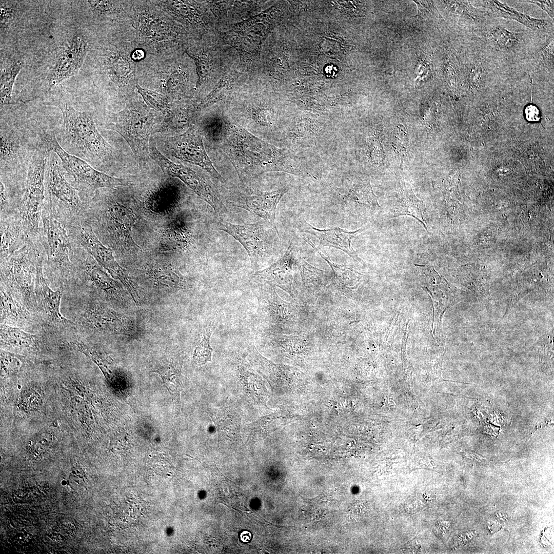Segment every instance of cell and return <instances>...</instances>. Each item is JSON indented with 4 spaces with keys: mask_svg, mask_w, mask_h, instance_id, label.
I'll list each match as a JSON object with an SVG mask.
<instances>
[{
    "mask_svg": "<svg viewBox=\"0 0 554 554\" xmlns=\"http://www.w3.org/2000/svg\"><path fill=\"white\" fill-rule=\"evenodd\" d=\"M59 107L63 118L61 147L95 167H110L114 151L98 130L91 114L76 110L67 101L61 102Z\"/></svg>",
    "mask_w": 554,
    "mask_h": 554,
    "instance_id": "1",
    "label": "cell"
},
{
    "mask_svg": "<svg viewBox=\"0 0 554 554\" xmlns=\"http://www.w3.org/2000/svg\"><path fill=\"white\" fill-rule=\"evenodd\" d=\"M44 208L66 228L83 220L87 203L68 180L61 162L50 150L45 170Z\"/></svg>",
    "mask_w": 554,
    "mask_h": 554,
    "instance_id": "2",
    "label": "cell"
},
{
    "mask_svg": "<svg viewBox=\"0 0 554 554\" xmlns=\"http://www.w3.org/2000/svg\"><path fill=\"white\" fill-rule=\"evenodd\" d=\"M44 255L43 270L49 282L63 290L71 273V241L66 227L44 208L38 233Z\"/></svg>",
    "mask_w": 554,
    "mask_h": 554,
    "instance_id": "3",
    "label": "cell"
},
{
    "mask_svg": "<svg viewBox=\"0 0 554 554\" xmlns=\"http://www.w3.org/2000/svg\"><path fill=\"white\" fill-rule=\"evenodd\" d=\"M43 255L28 238L25 245L1 261V283L31 311L37 310L35 296L37 265Z\"/></svg>",
    "mask_w": 554,
    "mask_h": 554,
    "instance_id": "4",
    "label": "cell"
},
{
    "mask_svg": "<svg viewBox=\"0 0 554 554\" xmlns=\"http://www.w3.org/2000/svg\"><path fill=\"white\" fill-rule=\"evenodd\" d=\"M50 150L43 141L29 161L24 193L18 211L27 238L34 242L38 238L45 201V174Z\"/></svg>",
    "mask_w": 554,
    "mask_h": 554,
    "instance_id": "5",
    "label": "cell"
},
{
    "mask_svg": "<svg viewBox=\"0 0 554 554\" xmlns=\"http://www.w3.org/2000/svg\"><path fill=\"white\" fill-rule=\"evenodd\" d=\"M43 138L50 150L58 156L68 180L78 191L81 199L85 203L99 189H116L128 185L124 180L100 171L84 160L66 151L53 132L44 131Z\"/></svg>",
    "mask_w": 554,
    "mask_h": 554,
    "instance_id": "6",
    "label": "cell"
},
{
    "mask_svg": "<svg viewBox=\"0 0 554 554\" xmlns=\"http://www.w3.org/2000/svg\"><path fill=\"white\" fill-rule=\"evenodd\" d=\"M28 126L1 118V176L26 177L30 157L43 140V131L30 135Z\"/></svg>",
    "mask_w": 554,
    "mask_h": 554,
    "instance_id": "7",
    "label": "cell"
},
{
    "mask_svg": "<svg viewBox=\"0 0 554 554\" xmlns=\"http://www.w3.org/2000/svg\"><path fill=\"white\" fill-rule=\"evenodd\" d=\"M163 122L147 110L134 107L112 114L106 120L105 127L126 140L138 164L142 165L150 156L151 135L159 133Z\"/></svg>",
    "mask_w": 554,
    "mask_h": 554,
    "instance_id": "8",
    "label": "cell"
},
{
    "mask_svg": "<svg viewBox=\"0 0 554 554\" xmlns=\"http://www.w3.org/2000/svg\"><path fill=\"white\" fill-rule=\"evenodd\" d=\"M228 137L232 149L242 154V162L260 166L263 171H286V156L281 151L255 137L237 125H230Z\"/></svg>",
    "mask_w": 554,
    "mask_h": 554,
    "instance_id": "9",
    "label": "cell"
},
{
    "mask_svg": "<svg viewBox=\"0 0 554 554\" xmlns=\"http://www.w3.org/2000/svg\"><path fill=\"white\" fill-rule=\"evenodd\" d=\"M66 228L70 240L85 249L113 278L119 280L136 303L140 296L135 284L116 261L112 249L101 241L92 228L82 221Z\"/></svg>",
    "mask_w": 554,
    "mask_h": 554,
    "instance_id": "10",
    "label": "cell"
},
{
    "mask_svg": "<svg viewBox=\"0 0 554 554\" xmlns=\"http://www.w3.org/2000/svg\"><path fill=\"white\" fill-rule=\"evenodd\" d=\"M150 156L165 173L177 177L205 201L219 214L227 209L210 181L192 169L176 164L165 156L157 148L155 140L150 137L149 144Z\"/></svg>",
    "mask_w": 554,
    "mask_h": 554,
    "instance_id": "11",
    "label": "cell"
},
{
    "mask_svg": "<svg viewBox=\"0 0 554 554\" xmlns=\"http://www.w3.org/2000/svg\"><path fill=\"white\" fill-rule=\"evenodd\" d=\"M165 147L174 157L197 165L213 177L224 181L206 153L202 134L196 126H191L182 134L168 137Z\"/></svg>",
    "mask_w": 554,
    "mask_h": 554,
    "instance_id": "12",
    "label": "cell"
},
{
    "mask_svg": "<svg viewBox=\"0 0 554 554\" xmlns=\"http://www.w3.org/2000/svg\"><path fill=\"white\" fill-rule=\"evenodd\" d=\"M271 9L235 25L225 33L228 43L239 51L252 53L260 49L270 28Z\"/></svg>",
    "mask_w": 554,
    "mask_h": 554,
    "instance_id": "13",
    "label": "cell"
},
{
    "mask_svg": "<svg viewBox=\"0 0 554 554\" xmlns=\"http://www.w3.org/2000/svg\"><path fill=\"white\" fill-rule=\"evenodd\" d=\"M86 39L76 34L60 49L49 72L50 88L75 75L82 67L88 50Z\"/></svg>",
    "mask_w": 554,
    "mask_h": 554,
    "instance_id": "14",
    "label": "cell"
},
{
    "mask_svg": "<svg viewBox=\"0 0 554 554\" xmlns=\"http://www.w3.org/2000/svg\"><path fill=\"white\" fill-rule=\"evenodd\" d=\"M44 257L41 255L37 265L35 296L37 309L43 313V318L51 327L63 329L71 326L73 323L65 318L60 311L63 290L50 288L43 271Z\"/></svg>",
    "mask_w": 554,
    "mask_h": 554,
    "instance_id": "15",
    "label": "cell"
},
{
    "mask_svg": "<svg viewBox=\"0 0 554 554\" xmlns=\"http://www.w3.org/2000/svg\"><path fill=\"white\" fill-rule=\"evenodd\" d=\"M297 225L300 232L309 234L318 240V244L312 246L316 252L324 247H331L343 251L356 261H361L351 246V239L365 230L368 226L354 231H349L337 226L321 229L312 226L303 217L299 218Z\"/></svg>",
    "mask_w": 554,
    "mask_h": 554,
    "instance_id": "16",
    "label": "cell"
},
{
    "mask_svg": "<svg viewBox=\"0 0 554 554\" xmlns=\"http://www.w3.org/2000/svg\"><path fill=\"white\" fill-rule=\"evenodd\" d=\"M218 227L234 238L247 252L253 268L258 267L266 250L264 231L259 223L234 224L220 220Z\"/></svg>",
    "mask_w": 554,
    "mask_h": 554,
    "instance_id": "17",
    "label": "cell"
},
{
    "mask_svg": "<svg viewBox=\"0 0 554 554\" xmlns=\"http://www.w3.org/2000/svg\"><path fill=\"white\" fill-rule=\"evenodd\" d=\"M79 325L111 333H122L128 329L123 319L114 311L96 304L88 305L76 318Z\"/></svg>",
    "mask_w": 554,
    "mask_h": 554,
    "instance_id": "18",
    "label": "cell"
},
{
    "mask_svg": "<svg viewBox=\"0 0 554 554\" xmlns=\"http://www.w3.org/2000/svg\"><path fill=\"white\" fill-rule=\"evenodd\" d=\"M23 303L1 283V324L29 329L35 319Z\"/></svg>",
    "mask_w": 554,
    "mask_h": 554,
    "instance_id": "19",
    "label": "cell"
},
{
    "mask_svg": "<svg viewBox=\"0 0 554 554\" xmlns=\"http://www.w3.org/2000/svg\"><path fill=\"white\" fill-rule=\"evenodd\" d=\"M0 260L22 248L28 238L18 211L0 217Z\"/></svg>",
    "mask_w": 554,
    "mask_h": 554,
    "instance_id": "20",
    "label": "cell"
},
{
    "mask_svg": "<svg viewBox=\"0 0 554 554\" xmlns=\"http://www.w3.org/2000/svg\"><path fill=\"white\" fill-rule=\"evenodd\" d=\"M288 188L246 196L238 207L254 213L268 222L280 237L275 224L276 207L281 198L288 191Z\"/></svg>",
    "mask_w": 554,
    "mask_h": 554,
    "instance_id": "21",
    "label": "cell"
},
{
    "mask_svg": "<svg viewBox=\"0 0 554 554\" xmlns=\"http://www.w3.org/2000/svg\"><path fill=\"white\" fill-rule=\"evenodd\" d=\"M292 243L284 255L269 267L253 274L255 282L273 283L283 289H289L291 284V271L293 262Z\"/></svg>",
    "mask_w": 554,
    "mask_h": 554,
    "instance_id": "22",
    "label": "cell"
},
{
    "mask_svg": "<svg viewBox=\"0 0 554 554\" xmlns=\"http://www.w3.org/2000/svg\"><path fill=\"white\" fill-rule=\"evenodd\" d=\"M423 211L422 203L414 194L410 185L407 183L403 184L401 194L391 210V217L410 216L416 219L428 231Z\"/></svg>",
    "mask_w": 554,
    "mask_h": 554,
    "instance_id": "23",
    "label": "cell"
},
{
    "mask_svg": "<svg viewBox=\"0 0 554 554\" xmlns=\"http://www.w3.org/2000/svg\"><path fill=\"white\" fill-rule=\"evenodd\" d=\"M39 338L35 334L26 332L13 326L1 324V345L18 349H33L38 344Z\"/></svg>",
    "mask_w": 554,
    "mask_h": 554,
    "instance_id": "24",
    "label": "cell"
},
{
    "mask_svg": "<svg viewBox=\"0 0 554 554\" xmlns=\"http://www.w3.org/2000/svg\"><path fill=\"white\" fill-rule=\"evenodd\" d=\"M22 60L13 61L1 69L0 85V103L1 106L14 105L16 102L12 97L13 86L16 77L23 68Z\"/></svg>",
    "mask_w": 554,
    "mask_h": 554,
    "instance_id": "25",
    "label": "cell"
},
{
    "mask_svg": "<svg viewBox=\"0 0 554 554\" xmlns=\"http://www.w3.org/2000/svg\"><path fill=\"white\" fill-rule=\"evenodd\" d=\"M148 271L150 277L161 285L176 289L185 288L187 286L185 277L171 266L153 265Z\"/></svg>",
    "mask_w": 554,
    "mask_h": 554,
    "instance_id": "26",
    "label": "cell"
},
{
    "mask_svg": "<svg viewBox=\"0 0 554 554\" xmlns=\"http://www.w3.org/2000/svg\"><path fill=\"white\" fill-rule=\"evenodd\" d=\"M345 196L348 202L359 207L373 209L380 207L369 181L354 184Z\"/></svg>",
    "mask_w": 554,
    "mask_h": 554,
    "instance_id": "27",
    "label": "cell"
},
{
    "mask_svg": "<svg viewBox=\"0 0 554 554\" xmlns=\"http://www.w3.org/2000/svg\"><path fill=\"white\" fill-rule=\"evenodd\" d=\"M213 330L208 327L204 330L194 351L193 359L199 365H203L211 361L212 349L210 345V339Z\"/></svg>",
    "mask_w": 554,
    "mask_h": 554,
    "instance_id": "28",
    "label": "cell"
},
{
    "mask_svg": "<svg viewBox=\"0 0 554 554\" xmlns=\"http://www.w3.org/2000/svg\"><path fill=\"white\" fill-rule=\"evenodd\" d=\"M53 441L52 434L42 432L34 435L29 441V451L35 457H38L46 452Z\"/></svg>",
    "mask_w": 554,
    "mask_h": 554,
    "instance_id": "29",
    "label": "cell"
},
{
    "mask_svg": "<svg viewBox=\"0 0 554 554\" xmlns=\"http://www.w3.org/2000/svg\"><path fill=\"white\" fill-rule=\"evenodd\" d=\"M146 103L150 107L168 115L171 112L167 99L162 95L147 90L138 88Z\"/></svg>",
    "mask_w": 554,
    "mask_h": 554,
    "instance_id": "30",
    "label": "cell"
},
{
    "mask_svg": "<svg viewBox=\"0 0 554 554\" xmlns=\"http://www.w3.org/2000/svg\"><path fill=\"white\" fill-rule=\"evenodd\" d=\"M1 371L3 374H11L19 371L23 364L18 355L1 349Z\"/></svg>",
    "mask_w": 554,
    "mask_h": 554,
    "instance_id": "31",
    "label": "cell"
},
{
    "mask_svg": "<svg viewBox=\"0 0 554 554\" xmlns=\"http://www.w3.org/2000/svg\"><path fill=\"white\" fill-rule=\"evenodd\" d=\"M41 403V398L38 392L30 389L26 390L22 394L20 403L24 409L34 410L38 408Z\"/></svg>",
    "mask_w": 554,
    "mask_h": 554,
    "instance_id": "32",
    "label": "cell"
},
{
    "mask_svg": "<svg viewBox=\"0 0 554 554\" xmlns=\"http://www.w3.org/2000/svg\"><path fill=\"white\" fill-rule=\"evenodd\" d=\"M526 118L529 122H538L540 119V113L539 109L535 105H529L525 110Z\"/></svg>",
    "mask_w": 554,
    "mask_h": 554,
    "instance_id": "33",
    "label": "cell"
},
{
    "mask_svg": "<svg viewBox=\"0 0 554 554\" xmlns=\"http://www.w3.org/2000/svg\"><path fill=\"white\" fill-rule=\"evenodd\" d=\"M13 11L10 8L1 7V25H5L12 17Z\"/></svg>",
    "mask_w": 554,
    "mask_h": 554,
    "instance_id": "34",
    "label": "cell"
},
{
    "mask_svg": "<svg viewBox=\"0 0 554 554\" xmlns=\"http://www.w3.org/2000/svg\"><path fill=\"white\" fill-rule=\"evenodd\" d=\"M144 56V53L142 50H136L132 54V58L135 60H140Z\"/></svg>",
    "mask_w": 554,
    "mask_h": 554,
    "instance_id": "35",
    "label": "cell"
},
{
    "mask_svg": "<svg viewBox=\"0 0 554 554\" xmlns=\"http://www.w3.org/2000/svg\"><path fill=\"white\" fill-rule=\"evenodd\" d=\"M251 538V533L247 531H244L241 534V539L243 542H248Z\"/></svg>",
    "mask_w": 554,
    "mask_h": 554,
    "instance_id": "36",
    "label": "cell"
}]
</instances>
